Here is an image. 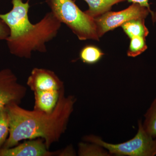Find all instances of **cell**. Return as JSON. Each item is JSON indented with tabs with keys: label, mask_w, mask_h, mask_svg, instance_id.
Masks as SVG:
<instances>
[{
	"label": "cell",
	"mask_w": 156,
	"mask_h": 156,
	"mask_svg": "<svg viewBox=\"0 0 156 156\" xmlns=\"http://www.w3.org/2000/svg\"><path fill=\"white\" fill-rule=\"evenodd\" d=\"M76 101L75 96H66L63 87L60 89L56 106L50 113L27 110L17 103L7 105L9 133L2 148L13 147L21 140L41 138L49 150L66 131Z\"/></svg>",
	"instance_id": "cell-1"
},
{
	"label": "cell",
	"mask_w": 156,
	"mask_h": 156,
	"mask_svg": "<svg viewBox=\"0 0 156 156\" xmlns=\"http://www.w3.org/2000/svg\"><path fill=\"white\" fill-rule=\"evenodd\" d=\"M30 0H12V8L5 14H0V19L10 30L6 39L9 52L21 58H30L33 52L44 53L46 44L58 34L62 23L51 11L40 21L34 24L30 21Z\"/></svg>",
	"instance_id": "cell-2"
},
{
	"label": "cell",
	"mask_w": 156,
	"mask_h": 156,
	"mask_svg": "<svg viewBox=\"0 0 156 156\" xmlns=\"http://www.w3.org/2000/svg\"><path fill=\"white\" fill-rule=\"evenodd\" d=\"M51 12L80 41H99L95 19L82 11L73 0H45Z\"/></svg>",
	"instance_id": "cell-3"
},
{
	"label": "cell",
	"mask_w": 156,
	"mask_h": 156,
	"mask_svg": "<svg viewBox=\"0 0 156 156\" xmlns=\"http://www.w3.org/2000/svg\"><path fill=\"white\" fill-rule=\"evenodd\" d=\"M136 135L128 141L119 144L109 143L99 136L91 134L84 136L85 142L101 146L111 155L117 156H154L156 155V137L154 138L145 131L141 120L138 122Z\"/></svg>",
	"instance_id": "cell-4"
},
{
	"label": "cell",
	"mask_w": 156,
	"mask_h": 156,
	"mask_svg": "<svg viewBox=\"0 0 156 156\" xmlns=\"http://www.w3.org/2000/svg\"><path fill=\"white\" fill-rule=\"evenodd\" d=\"M152 12L151 9L136 3H132L122 11H108L95 19L98 36L101 38L108 32L132 20L145 19Z\"/></svg>",
	"instance_id": "cell-5"
},
{
	"label": "cell",
	"mask_w": 156,
	"mask_h": 156,
	"mask_svg": "<svg viewBox=\"0 0 156 156\" xmlns=\"http://www.w3.org/2000/svg\"><path fill=\"white\" fill-rule=\"evenodd\" d=\"M27 88L18 82L10 69L0 70V110L11 103L20 104L25 97Z\"/></svg>",
	"instance_id": "cell-6"
},
{
	"label": "cell",
	"mask_w": 156,
	"mask_h": 156,
	"mask_svg": "<svg viewBox=\"0 0 156 156\" xmlns=\"http://www.w3.org/2000/svg\"><path fill=\"white\" fill-rule=\"evenodd\" d=\"M27 84L33 92L59 90L64 87L63 82L53 71L39 68L32 69Z\"/></svg>",
	"instance_id": "cell-7"
},
{
	"label": "cell",
	"mask_w": 156,
	"mask_h": 156,
	"mask_svg": "<svg viewBox=\"0 0 156 156\" xmlns=\"http://www.w3.org/2000/svg\"><path fill=\"white\" fill-rule=\"evenodd\" d=\"M58 152L50 151L44 139L38 138L28 140L15 147L2 148L0 156H51L59 154Z\"/></svg>",
	"instance_id": "cell-8"
},
{
	"label": "cell",
	"mask_w": 156,
	"mask_h": 156,
	"mask_svg": "<svg viewBox=\"0 0 156 156\" xmlns=\"http://www.w3.org/2000/svg\"><path fill=\"white\" fill-rule=\"evenodd\" d=\"M60 90L34 92L35 98L34 109L47 113L52 112L58 102Z\"/></svg>",
	"instance_id": "cell-9"
},
{
	"label": "cell",
	"mask_w": 156,
	"mask_h": 156,
	"mask_svg": "<svg viewBox=\"0 0 156 156\" xmlns=\"http://www.w3.org/2000/svg\"><path fill=\"white\" fill-rule=\"evenodd\" d=\"M87 3L89 9L84 11L90 17L95 19L111 11L113 6L126 0H83Z\"/></svg>",
	"instance_id": "cell-10"
},
{
	"label": "cell",
	"mask_w": 156,
	"mask_h": 156,
	"mask_svg": "<svg viewBox=\"0 0 156 156\" xmlns=\"http://www.w3.org/2000/svg\"><path fill=\"white\" fill-rule=\"evenodd\" d=\"M130 39L135 36L146 37L149 33L145 24V19H136L125 23L121 26Z\"/></svg>",
	"instance_id": "cell-11"
},
{
	"label": "cell",
	"mask_w": 156,
	"mask_h": 156,
	"mask_svg": "<svg viewBox=\"0 0 156 156\" xmlns=\"http://www.w3.org/2000/svg\"><path fill=\"white\" fill-rule=\"evenodd\" d=\"M104 53L96 46L89 45L85 46L80 51V58L86 64H95L100 61Z\"/></svg>",
	"instance_id": "cell-12"
},
{
	"label": "cell",
	"mask_w": 156,
	"mask_h": 156,
	"mask_svg": "<svg viewBox=\"0 0 156 156\" xmlns=\"http://www.w3.org/2000/svg\"><path fill=\"white\" fill-rule=\"evenodd\" d=\"M142 122L145 131L154 138L156 137V98L148 108L144 115Z\"/></svg>",
	"instance_id": "cell-13"
},
{
	"label": "cell",
	"mask_w": 156,
	"mask_h": 156,
	"mask_svg": "<svg viewBox=\"0 0 156 156\" xmlns=\"http://www.w3.org/2000/svg\"><path fill=\"white\" fill-rule=\"evenodd\" d=\"M78 154L80 156H111L108 151L104 148L90 142L80 143L79 144Z\"/></svg>",
	"instance_id": "cell-14"
},
{
	"label": "cell",
	"mask_w": 156,
	"mask_h": 156,
	"mask_svg": "<svg viewBox=\"0 0 156 156\" xmlns=\"http://www.w3.org/2000/svg\"><path fill=\"white\" fill-rule=\"evenodd\" d=\"M130 40V45L127 51V55L129 57H136L142 54L147 49L146 37L135 36Z\"/></svg>",
	"instance_id": "cell-15"
},
{
	"label": "cell",
	"mask_w": 156,
	"mask_h": 156,
	"mask_svg": "<svg viewBox=\"0 0 156 156\" xmlns=\"http://www.w3.org/2000/svg\"><path fill=\"white\" fill-rule=\"evenodd\" d=\"M9 133V118L6 108L0 110V149L2 147Z\"/></svg>",
	"instance_id": "cell-16"
},
{
	"label": "cell",
	"mask_w": 156,
	"mask_h": 156,
	"mask_svg": "<svg viewBox=\"0 0 156 156\" xmlns=\"http://www.w3.org/2000/svg\"><path fill=\"white\" fill-rule=\"evenodd\" d=\"M10 30L7 24L0 19V41H6L9 36Z\"/></svg>",
	"instance_id": "cell-17"
},
{
	"label": "cell",
	"mask_w": 156,
	"mask_h": 156,
	"mask_svg": "<svg viewBox=\"0 0 156 156\" xmlns=\"http://www.w3.org/2000/svg\"><path fill=\"white\" fill-rule=\"evenodd\" d=\"M128 2L131 3H136L141 5L147 7L148 9H151L149 1V0H126Z\"/></svg>",
	"instance_id": "cell-18"
},
{
	"label": "cell",
	"mask_w": 156,
	"mask_h": 156,
	"mask_svg": "<svg viewBox=\"0 0 156 156\" xmlns=\"http://www.w3.org/2000/svg\"><path fill=\"white\" fill-rule=\"evenodd\" d=\"M151 15L152 20L153 22V23H156V11L154 12L153 11Z\"/></svg>",
	"instance_id": "cell-19"
}]
</instances>
